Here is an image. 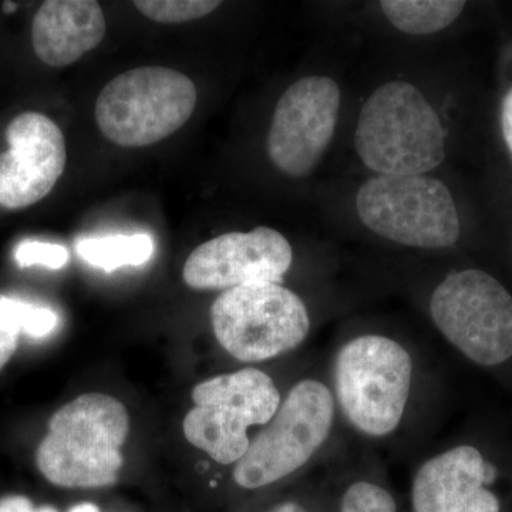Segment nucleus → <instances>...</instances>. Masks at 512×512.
I'll return each mask as SVG.
<instances>
[{"instance_id": "nucleus-16", "label": "nucleus", "mask_w": 512, "mask_h": 512, "mask_svg": "<svg viewBox=\"0 0 512 512\" xmlns=\"http://www.w3.org/2000/svg\"><path fill=\"white\" fill-rule=\"evenodd\" d=\"M76 249L87 264L113 272L123 266L146 264L154 254V242L147 234L113 235L82 239Z\"/></svg>"}, {"instance_id": "nucleus-12", "label": "nucleus", "mask_w": 512, "mask_h": 512, "mask_svg": "<svg viewBox=\"0 0 512 512\" xmlns=\"http://www.w3.org/2000/svg\"><path fill=\"white\" fill-rule=\"evenodd\" d=\"M9 150L0 154V207H30L50 194L66 168V140L59 126L25 111L6 128Z\"/></svg>"}, {"instance_id": "nucleus-24", "label": "nucleus", "mask_w": 512, "mask_h": 512, "mask_svg": "<svg viewBox=\"0 0 512 512\" xmlns=\"http://www.w3.org/2000/svg\"><path fill=\"white\" fill-rule=\"evenodd\" d=\"M268 512H309L302 504L296 501H284V503L276 504Z\"/></svg>"}, {"instance_id": "nucleus-13", "label": "nucleus", "mask_w": 512, "mask_h": 512, "mask_svg": "<svg viewBox=\"0 0 512 512\" xmlns=\"http://www.w3.org/2000/svg\"><path fill=\"white\" fill-rule=\"evenodd\" d=\"M495 468L468 444L448 448L424 461L413 477V512H501L488 485Z\"/></svg>"}, {"instance_id": "nucleus-10", "label": "nucleus", "mask_w": 512, "mask_h": 512, "mask_svg": "<svg viewBox=\"0 0 512 512\" xmlns=\"http://www.w3.org/2000/svg\"><path fill=\"white\" fill-rule=\"evenodd\" d=\"M340 110V90L326 76L303 77L279 99L268 134V154L278 170L305 177L328 150Z\"/></svg>"}, {"instance_id": "nucleus-23", "label": "nucleus", "mask_w": 512, "mask_h": 512, "mask_svg": "<svg viewBox=\"0 0 512 512\" xmlns=\"http://www.w3.org/2000/svg\"><path fill=\"white\" fill-rule=\"evenodd\" d=\"M0 512H36V507L28 497L8 495L0 498Z\"/></svg>"}, {"instance_id": "nucleus-18", "label": "nucleus", "mask_w": 512, "mask_h": 512, "mask_svg": "<svg viewBox=\"0 0 512 512\" xmlns=\"http://www.w3.org/2000/svg\"><path fill=\"white\" fill-rule=\"evenodd\" d=\"M338 512H397V503L383 485L357 480L343 491Z\"/></svg>"}, {"instance_id": "nucleus-5", "label": "nucleus", "mask_w": 512, "mask_h": 512, "mask_svg": "<svg viewBox=\"0 0 512 512\" xmlns=\"http://www.w3.org/2000/svg\"><path fill=\"white\" fill-rule=\"evenodd\" d=\"M197 99V87L185 74L161 66L138 67L114 77L101 90L97 126L117 146H151L190 120Z\"/></svg>"}, {"instance_id": "nucleus-9", "label": "nucleus", "mask_w": 512, "mask_h": 512, "mask_svg": "<svg viewBox=\"0 0 512 512\" xmlns=\"http://www.w3.org/2000/svg\"><path fill=\"white\" fill-rule=\"evenodd\" d=\"M430 316L443 338L476 365H503L512 357V295L500 281L464 269L440 282Z\"/></svg>"}, {"instance_id": "nucleus-7", "label": "nucleus", "mask_w": 512, "mask_h": 512, "mask_svg": "<svg viewBox=\"0 0 512 512\" xmlns=\"http://www.w3.org/2000/svg\"><path fill=\"white\" fill-rule=\"evenodd\" d=\"M211 325L225 352L239 362L259 363L299 348L311 316L298 293L254 282L222 292L212 303Z\"/></svg>"}, {"instance_id": "nucleus-20", "label": "nucleus", "mask_w": 512, "mask_h": 512, "mask_svg": "<svg viewBox=\"0 0 512 512\" xmlns=\"http://www.w3.org/2000/svg\"><path fill=\"white\" fill-rule=\"evenodd\" d=\"M15 259L22 268L42 265L50 269H60L69 264L70 254L63 245L25 241L16 248Z\"/></svg>"}, {"instance_id": "nucleus-25", "label": "nucleus", "mask_w": 512, "mask_h": 512, "mask_svg": "<svg viewBox=\"0 0 512 512\" xmlns=\"http://www.w3.org/2000/svg\"><path fill=\"white\" fill-rule=\"evenodd\" d=\"M69 512H100L99 507L92 503H82L74 505V507L70 508Z\"/></svg>"}, {"instance_id": "nucleus-17", "label": "nucleus", "mask_w": 512, "mask_h": 512, "mask_svg": "<svg viewBox=\"0 0 512 512\" xmlns=\"http://www.w3.org/2000/svg\"><path fill=\"white\" fill-rule=\"evenodd\" d=\"M134 6L146 18L157 23L191 22L210 15L221 2L215 0H137Z\"/></svg>"}, {"instance_id": "nucleus-8", "label": "nucleus", "mask_w": 512, "mask_h": 512, "mask_svg": "<svg viewBox=\"0 0 512 512\" xmlns=\"http://www.w3.org/2000/svg\"><path fill=\"white\" fill-rule=\"evenodd\" d=\"M360 221L403 247L443 249L460 238V217L450 190L427 175H380L356 197Z\"/></svg>"}, {"instance_id": "nucleus-27", "label": "nucleus", "mask_w": 512, "mask_h": 512, "mask_svg": "<svg viewBox=\"0 0 512 512\" xmlns=\"http://www.w3.org/2000/svg\"><path fill=\"white\" fill-rule=\"evenodd\" d=\"M36 512H57L55 507H50V505H43V507L36 508Z\"/></svg>"}, {"instance_id": "nucleus-22", "label": "nucleus", "mask_w": 512, "mask_h": 512, "mask_svg": "<svg viewBox=\"0 0 512 512\" xmlns=\"http://www.w3.org/2000/svg\"><path fill=\"white\" fill-rule=\"evenodd\" d=\"M501 128L508 150L512 156V87L505 94L503 104H501Z\"/></svg>"}, {"instance_id": "nucleus-2", "label": "nucleus", "mask_w": 512, "mask_h": 512, "mask_svg": "<svg viewBox=\"0 0 512 512\" xmlns=\"http://www.w3.org/2000/svg\"><path fill=\"white\" fill-rule=\"evenodd\" d=\"M413 377V357L402 343L379 333L356 336L333 359L336 407L362 436H392L406 416Z\"/></svg>"}, {"instance_id": "nucleus-11", "label": "nucleus", "mask_w": 512, "mask_h": 512, "mask_svg": "<svg viewBox=\"0 0 512 512\" xmlns=\"http://www.w3.org/2000/svg\"><path fill=\"white\" fill-rule=\"evenodd\" d=\"M288 239L268 227L228 232L194 249L184 265L185 284L198 291H228L254 282H275L292 266Z\"/></svg>"}, {"instance_id": "nucleus-4", "label": "nucleus", "mask_w": 512, "mask_h": 512, "mask_svg": "<svg viewBox=\"0 0 512 512\" xmlns=\"http://www.w3.org/2000/svg\"><path fill=\"white\" fill-rule=\"evenodd\" d=\"M336 413L328 384L312 377L293 384L275 416L234 464L235 483L244 490H258L301 470L328 443Z\"/></svg>"}, {"instance_id": "nucleus-14", "label": "nucleus", "mask_w": 512, "mask_h": 512, "mask_svg": "<svg viewBox=\"0 0 512 512\" xmlns=\"http://www.w3.org/2000/svg\"><path fill=\"white\" fill-rule=\"evenodd\" d=\"M106 35V18L96 0H47L32 23L36 56L50 67H67Z\"/></svg>"}, {"instance_id": "nucleus-1", "label": "nucleus", "mask_w": 512, "mask_h": 512, "mask_svg": "<svg viewBox=\"0 0 512 512\" xmlns=\"http://www.w3.org/2000/svg\"><path fill=\"white\" fill-rule=\"evenodd\" d=\"M128 433L130 417L120 400L82 394L53 414L37 447V468L59 487H109L119 480Z\"/></svg>"}, {"instance_id": "nucleus-6", "label": "nucleus", "mask_w": 512, "mask_h": 512, "mask_svg": "<svg viewBox=\"0 0 512 512\" xmlns=\"http://www.w3.org/2000/svg\"><path fill=\"white\" fill-rule=\"evenodd\" d=\"M191 397L195 406L184 419L185 439L222 466L244 457L248 430L268 424L282 402L274 379L254 367L204 380Z\"/></svg>"}, {"instance_id": "nucleus-21", "label": "nucleus", "mask_w": 512, "mask_h": 512, "mask_svg": "<svg viewBox=\"0 0 512 512\" xmlns=\"http://www.w3.org/2000/svg\"><path fill=\"white\" fill-rule=\"evenodd\" d=\"M20 335L22 333L13 315L12 298L0 293V370L15 355Z\"/></svg>"}, {"instance_id": "nucleus-15", "label": "nucleus", "mask_w": 512, "mask_h": 512, "mask_svg": "<svg viewBox=\"0 0 512 512\" xmlns=\"http://www.w3.org/2000/svg\"><path fill=\"white\" fill-rule=\"evenodd\" d=\"M466 2L458 0H383L387 20L407 35H431L448 28L461 15Z\"/></svg>"}, {"instance_id": "nucleus-26", "label": "nucleus", "mask_w": 512, "mask_h": 512, "mask_svg": "<svg viewBox=\"0 0 512 512\" xmlns=\"http://www.w3.org/2000/svg\"><path fill=\"white\" fill-rule=\"evenodd\" d=\"M16 8H18V6H16L15 3H3V10H5L6 13L15 12Z\"/></svg>"}, {"instance_id": "nucleus-19", "label": "nucleus", "mask_w": 512, "mask_h": 512, "mask_svg": "<svg viewBox=\"0 0 512 512\" xmlns=\"http://www.w3.org/2000/svg\"><path fill=\"white\" fill-rule=\"evenodd\" d=\"M12 308L20 333L30 338H46L59 323L57 313L45 306L32 305V303L12 298Z\"/></svg>"}, {"instance_id": "nucleus-3", "label": "nucleus", "mask_w": 512, "mask_h": 512, "mask_svg": "<svg viewBox=\"0 0 512 512\" xmlns=\"http://www.w3.org/2000/svg\"><path fill=\"white\" fill-rule=\"evenodd\" d=\"M360 160L380 175H424L446 158L437 111L416 86L389 82L370 94L355 131Z\"/></svg>"}]
</instances>
